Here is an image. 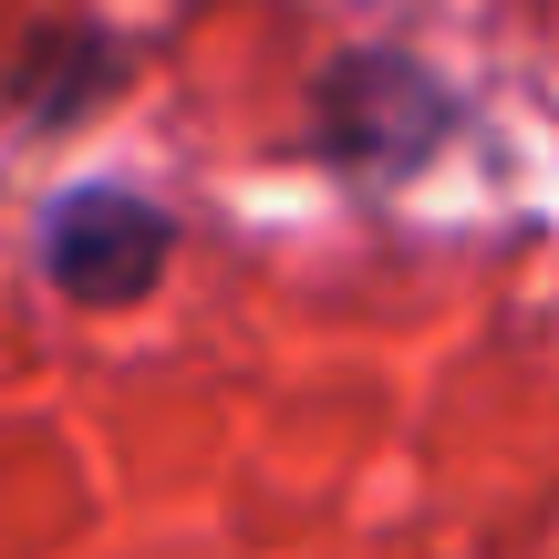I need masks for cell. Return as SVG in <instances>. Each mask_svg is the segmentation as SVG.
<instances>
[{
    "label": "cell",
    "mask_w": 559,
    "mask_h": 559,
    "mask_svg": "<svg viewBox=\"0 0 559 559\" xmlns=\"http://www.w3.org/2000/svg\"><path fill=\"white\" fill-rule=\"evenodd\" d=\"M177 260V218H166L156 198H135V187H73V198H52V218H41V270H52L62 300H83V311H124V300H145Z\"/></svg>",
    "instance_id": "2"
},
{
    "label": "cell",
    "mask_w": 559,
    "mask_h": 559,
    "mask_svg": "<svg viewBox=\"0 0 559 559\" xmlns=\"http://www.w3.org/2000/svg\"><path fill=\"white\" fill-rule=\"evenodd\" d=\"M456 135V94L445 73H425L394 41H353V52L321 62L311 83V145L342 166V177H415L436 145Z\"/></svg>",
    "instance_id": "1"
}]
</instances>
